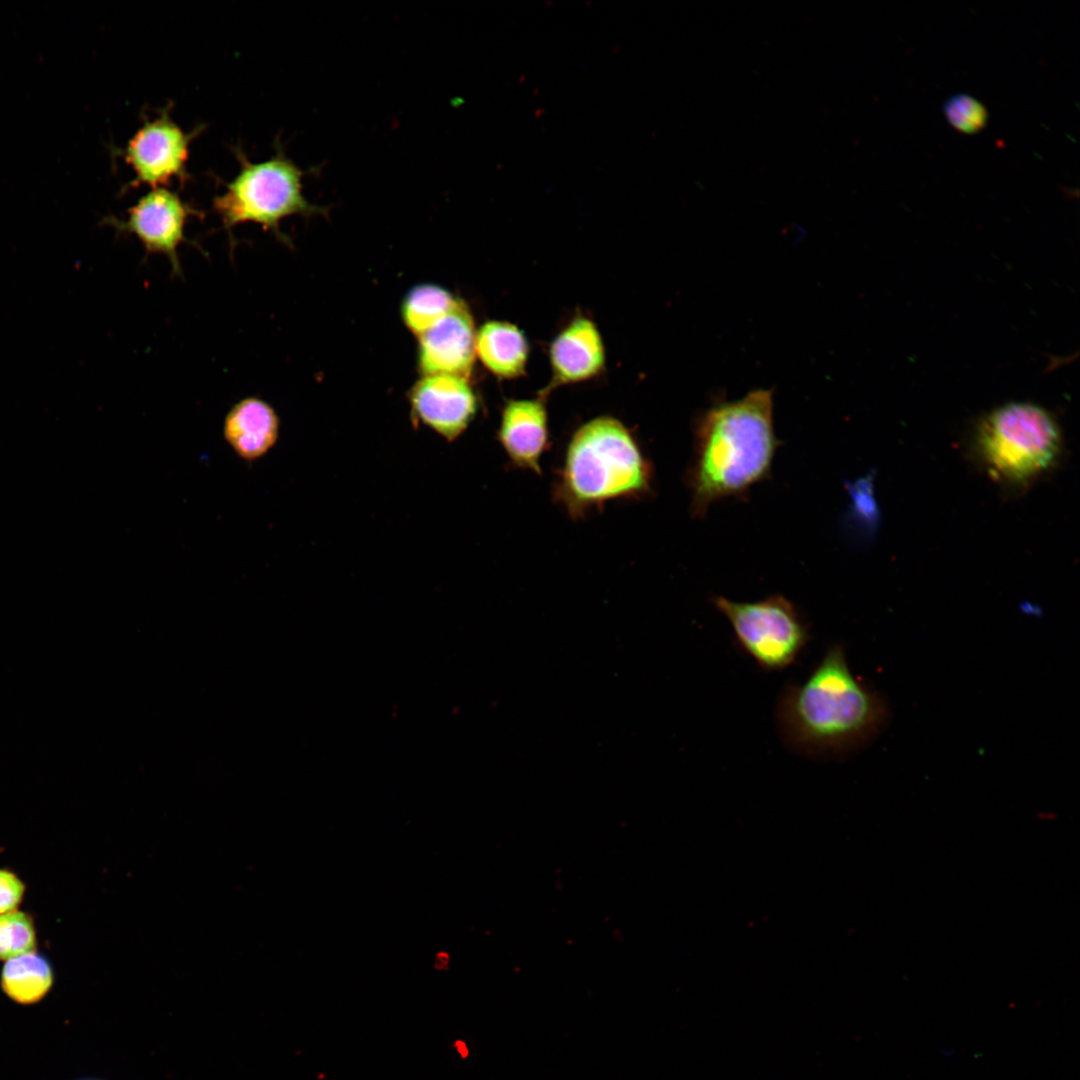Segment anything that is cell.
<instances>
[{
  "mask_svg": "<svg viewBox=\"0 0 1080 1080\" xmlns=\"http://www.w3.org/2000/svg\"><path fill=\"white\" fill-rule=\"evenodd\" d=\"M170 111L171 104L154 118L144 117L142 125L120 150L119 154L134 173L126 189L141 185L165 187L173 180L183 184L190 179L189 145L203 126L186 133L172 119Z\"/></svg>",
  "mask_w": 1080,
  "mask_h": 1080,
  "instance_id": "cell-7",
  "label": "cell"
},
{
  "mask_svg": "<svg viewBox=\"0 0 1080 1080\" xmlns=\"http://www.w3.org/2000/svg\"><path fill=\"white\" fill-rule=\"evenodd\" d=\"M199 214L176 191L156 187L128 209L125 219L109 216L103 222L117 232L134 235L141 242L146 255H164L172 273L181 276L178 248L187 241L185 226L189 217Z\"/></svg>",
  "mask_w": 1080,
  "mask_h": 1080,
  "instance_id": "cell-8",
  "label": "cell"
},
{
  "mask_svg": "<svg viewBox=\"0 0 1080 1080\" xmlns=\"http://www.w3.org/2000/svg\"><path fill=\"white\" fill-rule=\"evenodd\" d=\"M37 934L32 917L22 911L0 915V960L35 951Z\"/></svg>",
  "mask_w": 1080,
  "mask_h": 1080,
  "instance_id": "cell-17",
  "label": "cell"
},
{
  "mask_svg": "<svg viewBox=\"0 0 1080 1080\" xmlns=\"http://www.w3.org/2000/svg\"><path fill=\"white\" fill-rule=\"evenodd\" d=\"M712 603L729 622L738 646L764 671L792 665L811 638L809 624L785 596L735 602L719 595Z\"/></svg>",
  "mask_w": 1080,
  "mask_h": 1080,
  "instance_id": "cell-6",
  "label": "cell"
},
{
  "mask_svg": "<svg viewBox=\"0 0 1080 1080\" xmlns=\"http://www.w3.org/2000/svg\"><path fill=\"white\" fill-rule=\"evenodd\" d=\"M53 980L49 961L36 951H31L7 960L0 981L2 990L10 999L31 1004L48 993Z\"/></svg>",
  "mask_w": 1080,
  "mask_h": 1080,
  "instance_id": "cell-15",
  "label": "cell"
},
{
  "mask_svg": "<svg viewBox=\"0 0 1080 1080\" xmlns=\"http://www.w3.org/2000/svg\"><path fill=\"white\" fill-rule=\"evenodd\" d=\"M476 332L468 307L459 300L444 318L418 336V365L424 376L468 378L476 357Z\"/></svg>",
  "mask_w": 1080,
  "mask_h": 1080,
  "instance_id": "cell-10",
  "label": "cell"
},
{
  "mask_svg": "<svg viewBox=\"0 0 1080 1080\" xmlns=\"http://www.w3.org/2000/svg\"><path fill=\"white\" fill-rule=\"evenodd\" d=\"M653 471L631 431L612 416L582 424L570 438L554 497L574 519L617 499L647 495Z\"/></svg>",
  "mask_w": 1080,
  "mask_h": 1080,
  "instance_id": "cell-3",
  "label": "cell"
},
{
  "mask_svg": "<svg viewBox=\"0 0 1080 1080\" xmlns=\"http://www.w3.org/2000/svg\"><path fill=\"white\" fill-rule=\"evenodd\" d=\"M455 1047L457 1048V1051L459 1052L461 1057L464 1058V1057L468 1056V1049H467L466 1044L463 1041H461V1040L456 1041Z\"/></svg>",
  "mask_w": 1080,
  "mask_h": 1080,
  "instance_id": "cell-21",
  "label": "cell"
},
{
  "mask_svg": "<svg viewBox=\"0 0 1080 1080\" xmlns=\"http://www.w3.org/2000/svg\"><path fill=\"white\" fill-rule=\"evenodd\" d=\"M550 387L575 384L597 376L605 365V348L593 321L573 319L553 339L549 349Z\"/></svg>",
  "mask_w": 1080,
  "mask_h": 1080,
  "instance_id": "cell-12",
  "label": "cell"
},
{
  "mask_svg": "<svg viewBox=\"0 0 1080 1080\" xmlns=\"http://www.w3.org/2000/svg\"><path fill=\"white\" fill-rule=\"evenodd\" d=\"M773 392L756 389L722 401L697 417L687 472L691 513L703 518L722 499L742 496L766 479L780 441L773 425Z\"/></svg>",
  "mask_w": 1080,
  "mask_h": 1080,
  "instance_id": "cell-2",
  "label": "cell"
},
{
  "mask_svg": "<svg viewBox=\"0 0 1080 1080\" xmlns=\"http://www.w3.org/2000/svg\"><path fill=\"white\" fill-rule=\"evenodd\" d=\"M884 713L880 698L852 673L843 647L833 644L802 682L784 687L775 718L790 750L832 759L873 736Z\"/></svg>",
  "mask_w": 1080,
  "mask_h": 1080,
  "instance_id": "cell-1",
  "label": "cell"
},
{
  "mask_svg": "<svg viewBox=\"0 0 1080 1080\" xmlns=\"http://www.w3.org/2000/svg\"><path fill=\"white\" fill-rule=\"evenodd\" d=\"M944 115L954 129L965 134L982 130L988 116L985 106L967 94L951 96L944 104Z\"/></svg>",
  "mask_w": 1080,
  "mask_h": 1080,
  "instance_id": "cell-18",
  "label": "cell"
},
{
  "mask_svg": "<svg viewBox=\"0 0 1080 1080\" xmlns=\"http://www.w3.org/2000/svg\"><path fill=\"white\" fill-rule=\"evenodd\" d=\"M458 301L440 286L418 285L408 292L402 302V319L408 329L419 336L444 318Z\"/></svg>",
  "mask_w": 1080,
  "mask_h": 1080,
  "instance_id": "cell-16",
  "label": "cell"
},
{
  "mask_svg": "<svg viewBox=\"0 0 1080 1080\" xmlns=\"http://www.w3.org/2000/svg\"><path fill=\"white\" fill-rule=\"evenodd\" d=\"M476 356L495 376L514 379L524 374L529 344L524 333L506 321H488L476 332Z\"/></svg>",
  "mask_w": 1080,
  "mask_h": 1080,
  "instance_id": "cell-14",
  "label": "cell"
},
{
  "mask_svg": "<svg viewBox=\"0 0 1080 1080\" xmlns=\"http://www.w3.org/2000/svg\"><path fill=\"white\" fill-rule=\"evenodd\" d=\"M498 440L514 466L540 474V460L549 444L544 400L507 401L501 413Z\"/></svg>",
  "mask_w": 1080,
  "mask_h": 1080,
  "instance_id": "cell-11",
  "label": "cell"
},
{
  "mask_svg": "<svg viewBox=\"0 0 1080 1080\" xmlns=\"http://www.w3.org/2000/svg\"><path fill=\"white\" fill-rule=\"evenodd\" d=\"M417 420L449 441L459 437L477 415L479 402L467 377L425 375L410 390Z\"/></svg>",
  "mask_w": 1080,
  "mask_h": 1080,
  "instance_id": "cell-9",
  "label": "cell"
},
{
  "mask_svg": "<svg viewBox=\"0 0 1080 1080\" xmlns=\"http://www.w3.org/2000/svg\"><path fill=\"white\" fill-rule=\"evenodd\" d=\"M852 498L853 519L869 534L877 528L879 510L873 495L871 474L848 484Z\"/></svg>",
  "mask_w": 1080,
  "mask_h": 1080,
  "instance_id": "cell-19",
  "label": "cell"
},
{
  "mask_svg": "<svg viewBox=\"0 0 1080 1080\" xmlns=\"http://www.w3.org/2000/svg\"><path fill=\"white\" fill-rule=\"evenodd\" d=\"M26 886L13 871L0 868V915L15 911L23 900Z\"/></svg>",
  "mask_w": 1080,
  "mask_h": 1080,
  "instance_id": "cell-20",
  "label": "cell"
},
{
  "mask_svg": "<svg viewBox=\"0 0 1080 1080\" xmlns=\"http://www.w3.org/2000/svg\"><path fill=\"white\" fill-rule=\"evenodd\" d=\"M279 418L273 407L258 397H246L227 412L223 436L235 454L243 460L261 458L276 444Z\"/></svg>",
  "mask_w": 1080,
  "mask_h": 1080,
  "instance_id": "cell-13",
  "label": "cell"
},
{
  "mask_svg": "<svg viewBox=\"0 0 1080 1080\" xmlns=\"http://www.w3.org/2000/svg\"><path fill=\"white\" fill-rule=\"evenodd\" d=\"M977 452L990 474L1009 484H1025L1048 470L1061 451L1054 417L1032 403L1000 406L976 428Z\"/></svg>",
  "mask_w": 1080,
  "mask_h": 1080,
  "instance_id": "cell-5",
  "label": "cell"
},
{
  "mask_svg": "<svg viewBox=\"0 0 1080 1080\" xmlns=\"http://www.w3.org/2000/svg\"><path fill=\"white\" fill-rule=\"evenodd\" d=\"M234 152L239 171L223 183V193L213 199V208L228 233L238 224L252 222L281 240L283 219L327 213L326 207L312 204L302 192V179L317 168L301 169L287 157L281 143H276L273 156L260 162H251L239 147Z\"/></svg>",
  "mask_w": 1080,
  "mask_h": 1080,
  "instance_id": "cell-4",
  "label": "cell"
}]
</instances>
